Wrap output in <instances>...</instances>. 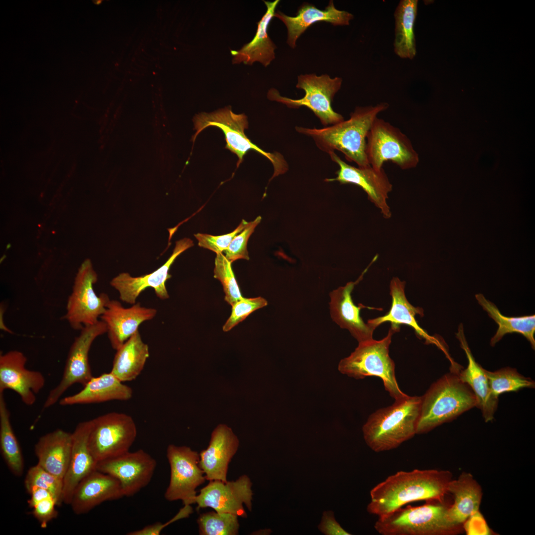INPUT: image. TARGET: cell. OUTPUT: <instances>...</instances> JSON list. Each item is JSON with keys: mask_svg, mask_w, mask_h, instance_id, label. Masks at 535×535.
I'll list each match as a JSON object with an SVG mask.
<instances>
[{"mask_svg": "<svg viewBox=\"0 0 535 535\" xmlns=\"http://www.w3.org/2000/svg\"><path fill=\"white\" fill-rule=\"evenodd\" d=\"M452 480L447 470L414 469L388 477L370 491L367 510L383 518L408 503L425 500L444 501Z\"/></svg>", "mask_w": 535, "mask_h": 535, "instance_id": "obj_1", "label": "cell"}, {"mask_svg": "<svg viewBox=\"0 0 535 535\" xmlns=\"http://www.w3.org/2000/svg\"><path fill=\"white\" fill-rule=\"evenodd\" d=\"M388 107L385 102L357 107L346 120L320 129L296 126L295 129L312 138L321 151L328 154L340 151L348 161L365 167L370 165L366 152L368 133L378 114Z\"/></svg>", "mask_w": 535, "mask_h": 535, "instance_id": "obj_2", "label": "cell"}, {"mask_svg": "<svg viewBox=\"0 0 535 535\" xmlns=\"http://www.w3.org/2000/svg\"><path fill=\"white\" fill-rule=\"evenodd\" d=\"M421 397L409 396L371 414L363 427L368 446L375 452L395 449L416 434Z\"/></svg>", "mask_w": 535, "mask_h": 535, "instance_id": "obj_3", "label": "cell"}, {"mask_svg": "<svg viewBox=\"0 0 535 535\" xmlns=\"http://www.w3.org/2000/svg\"><path fill=\"white\" fill-rule=\"evenodd\" d=\"M421 399L416 434L451 421L477 404L472 390L454 371L433 383Z\"/></svg>", "mask_w": 535, "mask_h": 535, "instance_id": "obj_4", "label": "cell"}, {"mask_svg": "<svg viewBox=\"0 0 535 535\" xmlns=\"http://www.w3.org/2000/svg\"><path fill=\"white\" fill-rule=\"evenodd\" d=\"M444 501H428L421 506L401 507L378 518L375 530L382 535H454L463 525L454 523Z\"/></svg>", "mask_w": 535, "mask_h": 535, "instance_id": "obj_5", "label": "cell"}, {"mask_svg": "<svg viewBox=\"0 0 535 535\" xmlns=\"http://www.w3.org/2000/svg\"><path fill=\"white\" fill-rule=\"evenodd\" d=\"M399 330L391 326L386 336L382 339H373L359 343L350 356L340 361L338 365L339 372L356 379L371 376L379 377L385 389L395 400L408 396L398 386L395 364L389 355L392 335Z\"/></svg>", "mask_w": 535, "mask_h": 535, "instance_id": "obj_6", "label": "cell"}, {"mask_svg": "<svg viewBox=\"0 0 535 535\" xmlns=\"http://www.w3.org/2000/svg\"><path fill=\"white\" fill-rule=\"evenodd\" d=\"M193 122L196 131L192 137L193 142L199 134L208 127H216L223 132L226 141L225 148L238 157L237 167L247 153L253 150L267 158L273 165L274 172L269 180L288 170V165L281 154L264 151L246 136L244 130L248 128L247 116L244 113L233 112L230 106L212 112L197 114L194 116Z\"/></svg>", "mask_w": 535, "mask_h": 535, "instance_id": "obj_7", "label": "cell"}, {"mask_svg": "<svg viewBox=\"0 0 535 535\" xmlns=\"http://www.w3.org/2000/svg\"><path fill=\"white\" fill-rule=\"evenodd\" d=\"M342 83L341 78H332L327 74H301L297 78L296 86L305 91V96L301 99L283 97L274 88L268 90L267 97L270 101L282 103L289 108L306 107L314 112L323 125L328 126L344 120L343 116L331 107L333 98L341 88Z\"/></svg>", "mask_w": 535, "mask_h": 535, "instance_id": "obj_8", "label": "cell"}, {"mask_svg": "<svg viewBox=\"0 0 535 535\" xmlns=\"http://www.w3.org/2000/svg\"><path fill=\"white\" fill-rule=\"evenodd\" d=\"M366 155L369 164L376 169L390 161L403 170L417 166L419 155L410 139L398 128L378 117L367 137Z\"/></svg>", "mask_w": 535, "mask_h": 535, "instance_id": "obj_9", "label": "cell"}, {"mask_svg": "<svg viewBox=\"0 0 535 535\" xmlns=\"http://www.w3.org/2000/svg\"><path fill=\"white\" fill-rule=\"evenodd\" d=\"M137 434L136 424L130 416L108 413L91 420L89 448L98 463L129 451Z\"/></svg>", "mask_w": 535, "mask_h": 535, "instance_id": "obj_10", "label": "cell"}, {"mask_svg": "<svg viewBox=\"0 0 535 535\" xmlns=\"http://www.w3.org/2000/svg\"><path fill=\"white\" fill-rule=\"evenodd\" d=\"M97 280L91 262L85 260L78 270L63 317L73 329L96 323L106 311L110 300L106 293H96L94 285Z\"/></svg>", "mask_w": 535, "mask_h": 535, "instance_id": "obj_11", "label": "cell"}, {"mask_svg": "<svg viewBox=\"0 0 535 535\" xmlns=\"http://www.w3.org/2000/svg\"><path fill=\"white\" fill-rule=\"evenodd\" d=\"M80 331L70 348L61 379L50 391L43 409L49 408L55 404L73 384L79 383L84 386L93 377L89 353L96 338L107 333V325L101 320L95 324L84 326Z\"/></svg>", "mask_w": 535, "mask_h": 535, "instance_id": "obj_12", "label": "cell"}, {"mask_svg": "<svg viewBox=\"0 0 535 535\" xmlns=\"http://www.w3.org/2000/svg\"><path fill=\"white\" fill-rule=\"evenodd\" d=\"M166 456L170 468L169 484L164 492L169 501L182 500L184 505L195 503L197 488L206 480L199 465V454L186 446L170 444Z\"/></svg>", "mask_w": 535, "mask_h": 535, "instance_id": "obj_13", "label": "cell"}, {"mask_svg": "<svg viewBox=\"0 0 535 535\" xmlns=\"http://www.w3.org/2000/svg\"><path fill=\"white\" fill-rule=\"evenodd\" d=\"M157 461L139 449L99 462L96 470L117 479L124 496H132L146 486L154 474Z\"/></svg>", "mask_w": 535, "mask_h": 535, "instance_id": "obj_14", "label": "cell"}, {"mask_svg": "<svg viewBox=\"0 0 535 535\" xmlns=\"http://www.w3.org/2000/svg\"><path fill=\"white\" fill-rule=\"evenodd\" d=\"M252 483L245 475L235 481H211L197 495V509L210 507L217 512L228 513L247 517L244 505L252 510Z\"/></svg>", "mask_w": 535, "mask_h": 535, "instance_id": "obj_15", "label": "cell"}, {"mask_svg": "<svg viewBox=\"0 0 535 535\" xmlns=\"http://www.w3.org/2000/svg\"><path fill=\"white\" fill-rule=\"evenodd\" d=\"M193 246V241L188 238L177 241L171 255L154 272L138 277H133L127 272L120 273L111 280L110 284L118 292L120 299L128 304H135L140 294L148 287L153 288L160 299H168L169 296L165 283L171 277L169 273L170 268L178 256Z\"/></svg>", "mask_w": 535, "mask_h": 535, "instance_id": "obj_16", "label": "cell"}, {"mask_svg": "<svg viewBox=\"0 0 535 535\" xmlns=\"http://www.w3.org/2000/svg\"><path fill=\"white\" fill-rule=\"evenodd\" d=\"M329 155L331 160L338 165L339 169L336 172L335 178H327L325 181H337L342 184L349 183L359 186L367 193L371 202L380 210L383 216L390 218L391 214L387 199L392 189V185L383 168L376 169L371 165L355 167L344 161L335 152Z\"/></svg>", "mask_w": 535, "mask_h": 535, "instance_id": "obj_17", "label": "cell"}, {"mask_svg": "<svg viewBox=\"0 0 535 535\" xmlns=\"http://www.w3.org/2000/svg\"><path fill=\"white\" fill-rule=\"evenodd\" d=\"M27 361L25 355L18 350L0 355V393L12 390L25 405L31 406L45 386V378L41 372L27 369Z\"/></svg>", "mask_w": 535, "mask_h": 535, "instance_id": "obj_18", "label": "cell"}, {"mask_svg": "<svg viewBox=\"0 0 535 535\" xmlns=\"http://www.w3.org/2000/svg\"><path fill=\"white\" fill-rule=\"evenodd\" d=\"M377 257H374L370 266L362 272L358 279L348 282L345 285L332 290L329 293V311L332 320L341 328L347 329L359 343L373 339V333L375 327L369 323H365L360 316L362 309H377L360 304L357 306L353 302L351 293L355 286L362 280L363 275L370 265Z\"/></svg>", "mask_w": 535, "mask_h": 535, "instance_id": "obj_19", "label": "cell"}, {"mask_svg": "<svg viewBox=\"0 0 535 535\" xmlns=\"http://www.w3.org/2000/svg\"><path fill=\"white\" fill-rule=\"evenodd\" d=\"M156 309L142 307L140 303L128 308L117 300H110L100 317L106 324L108 338L116 350L135 332L143 322L152 320L157 314Z\"/></svg>", "mask_w": 535, "mask_h": 535, "instance_id": "obj_20", "label": "cell"}, {"mask_svg": "<svg viewBox=\"0 0 535 535\" xmlns=\"http://www.w3.org/2000/svg\"><path fill=\"white\" fill-rule=\"evenodd\" d=\"M239 441L230 428L220 424L213 431L208 447L199 453V465L207 480L227 482L228 465Z\"/></svg>", "mask_w": 535, "mask_h": 535, "instance_id": "obj_21", "label": "cell"}, {"mask_svg": "<svg viewBox=\"0 0 535 535\" xmlns=\"http://www.w3.org/2000/svg\"><path fill=\"white\" fill-rule=\"evenodd\" d=\"M124 497L120 484L115 478L97 470L78 484L70 505L76 515L86 514L101 503Z\"/></svg>", "mask_w": 535, "mask_h": 535, "instance_id": "obj_22", "label": "cell"}, {"mask_svg": "<svg viewBox=\"0 0 535 535\" xmlns=\"http://www.w3.org/2000/svg\"><path fill=\"white\" fill-rule=\"evenodd\" d=\"M274 17L280 19L287 29V43L291 48L296 46L300 36L312 25L321 22L333 26H347L354 15L345 10L337 9L333 0H330L324 9H320L309 3H304L298 9L295 16H288L283 12H275Z\"/></svg>", "mask_w": 535, "mask_h": 535, "instance_id": "obj_23", "label": "cell"}, {"mask_svg": "<svg viewBox=\"0 0 535 535\" xmlns=\"http://www.w3.org/2000/svg\"><path fill=\"white\" fill-rule=\"evenodd\" d=\"M91 420L79 423L72 432V446L68 468L63 478V501L70 505L79 482L96 470L97 462L88 446Z\"/></svg>", "mask_w": 535, "mask_h": 535, "instance_id": "obj_24", "label": "cell"}, {"mask_svg": "<svg viewBox=\"0 0 535 535\" xmlns=\"http://www.w3.org/2000/svg\"><path fill=\"white\" fill-rule=\"evenodd\" d=\"M456 335L460 342L461 347L465 352L468 362L467 368L459 372L458 374L461 380L473 392L476 399V406L481 410L484 421L486 422L492 421L498 406V397L491 392L485 370L476 361L472 355L465 338L462 324L459 325Z\"/></svg>", "mask_w": 535, "mask_h": 535, "instance_id": "obj_25", "label": "cell"}, {"mask_svg": "<svg viewBox=\"0 0 535 535\" xmlns=\"http://www.w3.org/2000/svg\"><path fill=\"white\" fill-rule=\"evenodd\" d=\"M72 446V433L57 428L39 438L34 446L37 464L63 480Z\"/></svg>", "mask_w": 535, "mask_h": 535, "instance_id": "obj_26", "label": "cell"}, {"mask_svg": "<svg viewBox=\"0 0 535 535\" xmlns=\"http://www.w3.org/2000/svg\"><path fill=\"white\" fill-rule=\"evenodd\" d=\"M405 284L404 281H401L398 277L392 278L389 285L392 298L389 311L383 316L368 320L367 322L376 328L383 322H390L391 326L398 330L400 325H407L414 329L418 337L426 339L428 343L437 344V341L418 324L416 316H423V310L413 306L409 302L405 293Z\"/></svg>", "mask_w": 535, "mask_h": 535, "instance_id": "obj_27", "label": "cell"}, {"mask_svg": "<svg viewBox=\"0 0 535 535\" xmlns=\"http://www.w3.org/2000/svg\"><path fill=\"white\" fill-rule=\"evenodd\" d=\"M132 395V389L109 372L93 376L79 392L60 399L59 403L61 406H71L112 400L126 401L131 398Z\"/></svg>", "mask_w": 535, "mask_h": 535, "instance_id": "obj_28", "label": "cell"}, {"mask_svg": "<svg viewBox=\"0 0 535 535\" xmlns=\"http://www.w3.org/2000/svg\"><path fill=\"white\" fill-rule=\"evenodd\" d=\"M264 1L267 10L257 23V29L254 38L240 50L231 51L233 64L243 62L252 65L255 62H259L267 67L275 58L274 51L276 46L269 38L268 29L280 0Z\"/></svg>", "mask_w": 535, "mask_h": 535, "instance_id": "obj_29", "label": "cell"}, {"mask_svg": "<svg viewBox=\"0 0 535 535\" xmlns=\"http://www.w3.org/2000/svg\"><path fill=\"white\" fill-rule=\"evenodd\" d=\"M448 493L454 498L453 503L448 508L449 517L456 524L463 525L479 511L482 497V488L471 474L463 472L457 479L450 481Z\"/></svg>", "mask_w": 535, "mask_h": 535, "instance_id": "obj_30", "label": "cell"}, {"mask_svg": "<svg viewBox=\"0 0 535 535\" xmlns=\"http://www.w3.org/2000/svg\"><path fill=\"white\" fill-rule=\"evenodd\" d=\"M116 351L110 372L122 382L135 379L150 356L149 346L139 330Z\"/></svg>", "mask_w": 535, "mask_h": 535, "instance_id": "obj_31", "label": "cell"}, {"mask_svg": "<svg viewBox=\"0 0 535 535\" xmlns=\"http://www.w3.org/2000/svg\"><path fill=\"white\" fill-rule=\"evenodd\" d=\"M418 3L417 0H400L394 13V51L401 58L412 60L416 54L414 26L417 15Z\"/></svg>", "mask_w": 535, "mask_h": 535, "instance_id": "obj_32", "label": "cell"}, {"mask_svg": "<svg viewBox=\"0 0 535 535\" xmlns=\"http://www.w3.org/2000/svg\"><path fill=\"white\" fill-rule=\"evenodd\" d=\"M475 297L483 309L498 325L496 333L491 339V346H494L508 333H518L524 336L530 342L532 348L535 349V315L506 317L503 315L495 305L487 300L482 294H477Z\"/></svg>", "mask_w": 535, "mask_h": 535, "instance_id": "obj_33", "label": "cell"}, {"mask_svg": "<svg viewBox=\"0 0 535 535\" xmlns=\"http://www.w3.org/2000/svg\"><path fill=\"white\" fill-rule=\"evenodd\" d=\"M10 415L3 393H0V452L12 474L16 477H20L24 472V459L12 428Z\"/></svg>", "mask_w": 535, "mask_h": 535, "instance_id": "obj_34", "label": "cell"}, {"mask_svg": "<svg viewBox=\"0 0 535 535\" xmlns=\"http://www.w3.org/2000/svg\"><path fill=\"white\" fill-rule=\"evenodd\" d=\"M490 388L494 396L508 392L518 391L524 388H534L535 382L530 377L519 373L515 369L502 368L494 372L485 370Z\"/></svg>", "mask_w": 535, "mask_h": 535, "instance_id": "obj_35", "label": "cell"}, {"mask_svg": "<svg viewBox=\"0 0 535 535\" xmlns=\"http://www.w3.org/2000/svg\"><path fill=\"white\" fill-rule=\"evenodd\" d=\"M238 517L228 513L210 512L201 514L197 523L201 535H236L238 534Z\"/></svg>", "mask_w": 535, "mask_h": 535, "instance_id": "obj_36", "label": "cell"}, {"mask_svg": "<svg viewBox=\"0 0 535 535\" xmlns=\"http://www.w3.org/2000/svg\"><path fill=\"white\" fill-rule=\"evenodd\" d=\"M27 492L34 487L48 490L55 499L57 506L63 501V480L47 471L37 464L28 470L24 479Z\"/></svg>", "mask_w": 535, "mask_h": 535, "instance_id": "obj_37", "label": "cell"}, {"mask_svg": "<svg viewBox=\"0 0 535 535\" xmlns=\"http://www.w3.org/2000/svg\"><path fill=\"white\" fill-rule=\"evenodd\" d=\"M214 270V277L221 283L225 300L232 306L243 297L231 268V263L222 253L216 254Z\"/></svg>", "mask_w": 535, "mask_h": 535, "instance_id": "obj_38", "label": "cell"}, {"mask_svg": "<svg viewBox=\"0 0 535 535\" xmlns=\"http://www.w3.org/2000/svg\"><path fill=\"white\" fill-rule=\"evenodd\" d=\"M267 304V301L261 297L251 298L243 297L232 306L231 314L223 326V330L225 332L229 331L252 313L266 306Z\"/></svg>", "mask_w": 535, "mask_h": 535, "instance_id": "obj_39", "label": "cell"}, {"mask_svg": "<svg viewBox=\"0 0 535 535\" xmlns=\"http://www.w3.org/2000/svg\"><path fill=\"white\" fill-rule=\"evenodd\" d=\"M262 220L261 216L257 217L232 240L227 248L223 252L225 257L231 263L238 259H250L247 245L248 239L254 231L256 227Z\"/></svg>", "mask_w": 535, "mask_h": 535, "instance_id": "obj_40", "label": "cell"}, {"mask_svg": "<svg viewBox=\"0 0 535 535\" xmlns=\"http://www.w3.org/2000/svg\"><path fill=\"white\" fill-rule=\"evenodd\" d=\"M249 222L244 219L231 232L219 236L208 234L196 233L195 237L198 241V245L215 252L216 254L222 253L228 247L235 237L239 234L248 225Z\"/></svg>", "mask_w": 535, "mask_h": 535, "instance_id": "obj_41", "label": "cell"}, {"mask_svg": "<svg viewBox=\"0 0 535 535\" xmlns=\"http://www.w3.org/2000/svg\"><path fill=\"white\" fill-rule=\"evenodd\" d=\"M29 506L32 509V515L42 528H46L48 523L58 515L55 508L57 505L53 496L43 498Z\"/></svg>", "mask_w": 535, "mask_h": 535, "instance_id": "obj_42", "label": "cell"}, {"mask_svg": "<svg viewBox=\"0 0 535 535\" xmlns=\"http://www.w3.org/2000/svg\"><path fill=\"white\" fill-rule=\"evenodd\" d=\"M193 512V510L190 505H184L177 514L172 518L165 523L156 522L152 525H149L142 529L135 530L127 534L128 535H159L162 530L170 524L178 520L187 518Z\"/></svg>", "mask_w": 535, "mask_h": 535, "instance_id": "obj_43", "label": "cell"}, {"mask_svg": "<svg viewBox=\"0 0 535 535\" xmlns=\"http://www.w3.org/2000/svg\"><path fill=\"white\" fill-rule=\"evenodd\" d=\"M318 529L326 535H350L343 529L335 520L334 513L332 511H324Z\"/></svg>", "mask_w": 535, "mask_h": 535, "instance_id": "obj_44", "label": "cell"}]
</instances>
